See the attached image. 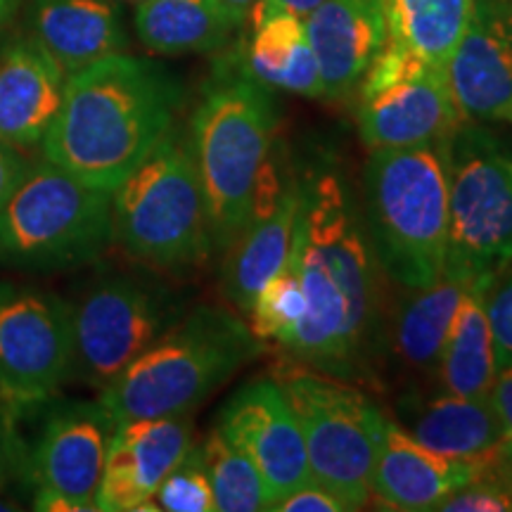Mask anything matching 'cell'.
Wrapping results in <instances>:
<instances>
[{
  "instance_id": "obj_1",
  "label": "cell",
  "mask_w": 512,
  "mask_h": 512,
  "mask_svg": "<svg viewBox=\"0 0 512 512\" xmlns=\"http://www.w3.org/2000/svg\"><path fill=\"white\" fill-rule=\"evenodd\" d=\"M299 181L290 261L306 299L287 354L318 373L366 382L380 351L377 266L361 204L337 166L320 162Z\"/></svg>"
},
{
  "instance_id": "obj_2",
  "label": "cell",
  "mask_w": 512,
  "mask_h": 512,
  "mask_svg": "<svg viewBox=\"0 0 512 512\" xmlns=\"http://www.w3.org/2000/svg\"><path fill=\"white\" fill-rule=\"evenodd\" d=\"M183 88L162 64L107 55L67 76L43 159L93 188L114 190L176 124Z\"/></svg>"
},
{
  "instance_id": "obj_3",
  "label": "cell",
  "mask_w": 512,
  "mask_h": 512,
  "mask_svg": "<svg viewBox=\"0 0 512 512\" xmlns=\"http://www.w3.org/2000/svg\"><path fill=\"white\" fill-rule=\"evenodd\" d=\"M451 138V136H448ZM448 138L373 150L363 169V223L380 271L406 290L444 275Z\"/></svg>"
},
{
  "instance_id": "obj_4",
  "label": "cell",
  "mask_w": 512,
  "mask_h": 512,
  "mask_svg": "<svg viewBox=\"0 0 512 512\" xmlns=\"http://www.w3.org/2000/svg\"><path fill=\"white\" fill-rule=\"evenodd\" d=\"M261 339L247 320L221 306H197L100 389L117 425L192 413L252 363Z\"/></svg>"
},
{
  "instance_id": "obj_5",
  "label": "cell",
  "mask_w": 512,
  "mask_h": 512,
  "mask_svg": "<svg viewBox=\"0 0 512 512\" xmlns=\"http://www.w3.org/2000/svg\"><path fill=\"white\" fill-rule=\"evenodd\" d=\"M278 138L271 88L233 64L204 88L190 119V152L207 204L214 249L247 226L256 176Z\"/></svg>"
},
{
  "instance_id": "obj_6",
  "label": "cell",
  "mask_w": 512,
  "mask_h": 512,
  "mask_svg": "<svg viewBox=\"0 0 512 512\" xmlns=\"http://www.w3.org/2000/svg\"><path fill=\"white\" fill-rule=\"evenodd\" d=\"M112 240L157 271L200 266L214 252L188 138L171 128L112 190Z\"/></svg>"
},
{
  "instance_id": "obj_7",
  "label": "cell",
  "mask_w": 512,
  "mask_h": 512,
  "mask_svg": "<svg viewBox=\"0 0 512 512\" xmlns=\"http://www.w3.org/2000/svg\"><path fill=\"white\" fill-rule=\"evenodd\" d=\"M112 242V192L93 188L48 159L0 207V264L67 271L93 264Z\"/></svg>"
},
{
  "instance_id": "obj_8",
  "label": "cell",
  "mask_w": 512,
  "mask_h": 512,
  "mask_svg": "<svg viewBox=\"0 0 512 512\" xmlns=\"http://www.w3.org/2000/svg\"><path fill=\"white\" fill-rule=\"evenodd\" d=\"M512 266V157L463 121L448 138L446 278L494 285Z\"/></svg>"
},
{
  "instance_id": "obj_9",
  "label": "cell",
  "mask_w": 512,
  "mask_h": 512,
  "mask_svg": "<svg viewBox=\"0 0 512 512\" xmlns=\"http://www.w3.org/2000/svg\"><path fill=\"white\" fill-rule=\"evenodd\" d=\"M280 387L297 415L311 479L358 510L370 501V477L387 418L380 406L339 377L285 368Z\"/></svg>"
},
{
  "instance_id": "obj_10",
  "label": "cell",
  "mask_w": 512,
  "mask_h": 512,
  "mask_svg": "<svg viewBox=\"0 0 512 512\" xmlns=\"http://www.w3.org/2000/svg\"><path fill=\"white\" fill-rule=\"evenodd\" d=\"M181 294L162 280L107 273L79 294L72 313V377L107 387L171 325L185 316Z\"/></svg>"
},
{
  "instance_id": "obj_11",
  "label": "cell",
  "mask_w": 512,
  "mask_h": 512,
  "mask_svg": "<svg viewBox=\"0 0 512 512\" xmlns=\"http://www.w3.org/2000/svg\"><path fill=\"white\" fill-rule=\"evenodd\" d=\"M69 302L34 285L0 283V399L27 415L46 408L72 380Z\"/></svg>"
},
{
  "instance_id": "obj_12",
  "label": "cell",
  "mask_w": 512,
  "mask_h": 512,
  "mask_svg": "<svg viewBox=\"0 0 512 512\" xmlns=\"http://www.w3.org/2000/svg\"><path fill=\"white\" fill-rule=\"evenodd\" d=\"M216 430L261 472L271 505L311 482L297 415L273 377H256L242 384L221 408Z\"/></svg>"
},
{
  "instance_id": "obj_13",
  "label": "cell",
  "mask_w": 512,
  "mask_h": 512,
  "mask_svg": "<svg viewBox=\"0 0 512 512\" xmlns=\"http://www.w3.org/2000/svg\"><path fill=\"white\" fill-rule=\"evenodd\" d=\"M114 430L117 422L100 401H50L29 448L34 489L57 491L81 512L98 510L95 498Z\"/></svg>"
},
{
  "instance_id": "obj_14",
  "label": "cell",
  "mask_w": 512,
  "mask_h": 512,
  "mask_svg": "<svg viewBox=\"0 0 512 512\" xmlns=\"http://www.w3.org/2000/svg\"><path fill=\"white\" fill-rule=\"evenodd\" d=\"M460 119L508 117L512 105V0H475L465 34L446 64Z\"/></svg>"
},
{
  "instance_id": "obj_15",
  "label": "cell",
  "mask_w": 512,
  "mask_h": 512,
  "mask_svg": "<svg viewBox=\"0 0 512 512\" xmlns=\"http://www.w3.org/2000/svg\"><path fill=\"white\" fill-rule=\"evenodd\" d=\"M190 413L121 422L107 448L98 503L100 512L159 510L150 505L164 477L190 451Z\"/></svg>"
},
{
  "instance_id": "obj_16",
  "label": "cell",
  "mask_w": 512,
  "mask_h": 512,
  "mask_svg": "<svg viewBox=\"0 0 512 512\" xmlns=\"http://www.w3.org/2000/svg\"><path fill=\"white\" fill-rule=\"evenodd\" d=\"M463 124L446 72L425 67L380 93L358 100L356 126L370 150L413 147L448 138Z\"/></svg>"
},
{
  "instance_id": "obj_17",
  "label": "cell",
  "mask_w": 512,
  "mask_h": 512,
  "mask_svg": "<svg viewBox=\"0 0 512 512\" xmlns=\"http://www.w3.org/2000/svg\"><path fill=\"white\" fill-rule=\"evenodd\" d=\"M323 98H347L389 41L384 0H320L304 17Z\"/></svg>"
},
{
  "instance_id": "obj_18",
  "label": "cell",
  "mask_w": 512,
  "mask_h": 512,
  "mask_svg": "<svg viewBox=\"0 0 512 512\" xmlns=\"http://www.w3.org/2000/svg\"><path fill=\"white\" fill-rule=\"evenodd\" d=\"M501 456L503 453L486 460L446 458L415 441L396 422L387 420L370 477V494L392 510H437L446 496L472 482L486 465Z\"/></svg>"
},
{
  "instance_id": "obj_19",
  "label": "cell",
  "mask_w": 512,
  "mask_h": 512,
  "mask_svg": "<svg viewBox=\"0 0 512 512\" xmlns=\"http://www.w3.org/2000/svg\"><path fill=\"white\" fill-rule=\"evenodd\" d=\"M67 74L31 36L0 48V140L17 150L43 143L62 107Z\"/></svg>"
},
{
  "instance_id": "obj_20",
  "label": "cell",
  "mask_w": 512,
  "mask_h": 512,
  "mask_svg": "<svg viewBox=\"0 0 512 512\" xmlns=\"http://www.w3.org/2000/svg\"><path fill=\"white\" fill-rule=\"evenodd\" d=\"M399 422L415 441L446 458L486 460L503 453L505 437L501 420L486 399L456 394L425 396L418 389L399 401Z\"/></svg>"
},
{
  "instance_id": "obj_21",
  "label": "cell",
  "mask_w": 512,
  "mask_h": 512,
  "mask_svg": "<svg viewBox=\"0 0 512 512\" xmlns=\"http://www.w3.org/2000/svg\"><path fill=\"white\" fill-rule=\"evenodd\" d=\"M29 29L67 76L128 48L119 0H31Z\"/></svg>"
},
{
  "instance_id": "obj_22",
  "label": "cell",
  "mask_w": 512,
  "mask_h": 512,
  "mask_svg": "<svg viewBox=\"0 0 512 512\" xmlns=\"http://www.w3.org/2000/svg\"><path fill=\"white\" fill-rule=\"evenodd\" d=\"M252 38L242 57V69L264 83L306 98H323L318 60L313 55L304 17L259 0L252 10Z\"/></svg>"
},
{
  "instance_id": "obj_23",
  "label": "cell",
  "mask_w": 512,
  "mask_h": 512,
  "mask_svg": "<svg viewBox=\"0 0 512 512\" xmlns=\"http://www.w3.org/2000/svg\"><path fill=\"white\" fill-rule=\"evenodd\" d=\"M299 209V181L290 185L275 209L247 221L240 235L226 247L223 259V292L240 313H249L256 294L287 264Z\"/></svg>"
},
{
  "instance_id": "obj_24",
  "label": "cell",
  "mask_w": 512,
  "mask_h": 512,
  "mask_svg": "<svg viewBox=\"0 0 512 512\" xmlns=\"http://www.w3.org/2000/svg\"><path fill=\"white\" fill-rule=\"evenodd\" d=\"M467 287L441 275L434 285L418 287L403 297L387 335L389 351L401 370L422 380L437 375L448 330Z\"/></svg>"
},
{
  "instance_id": "obj_25",
  "label": "cell",
  "mask_w": 512,
  "mask_h": 512,
  "mask_svg": "<svg viewBox=\"0 0 512 512\" xmlns=\"http://www.w3.org/2000/svg\"><path fill=\"white\" fill-rule=\"evenodd\" d=\"M494 285L475 283L460 299L444 351H441L437 380L441 392L486 399L496 377L494 339H491L486 294Z\"/></svg>"
},
{
  "instance_id": "obj_26",
  "label": "cell",
  "mask_w": 512,
  "mask_h": 512,
  "mask_svg": "<svg viewBox=\"0 0 512 512\" xmlns=\"http://www.w3.org/2000/svg\"><path fill=\"white\" fill-rule=\"evenodd\" d=\"M133 27L138 41L157 55L214 53L235 31L216 0H143Z\"/></svg>"
},
{
  "instance_id": "obj_27",
  "label": "cell",
  "mask_w": 512,
  "mask_h": 512,
  "mask_svg": "<svg viewBox=\"0 0 512 512\" xmlns=\"http://www.w3.org/2000/svg\"><path fill=\"white\" fill-rule=\"evenodd\" d=\"M475 0H384L389 41L446 72Z\"/></svg>"
},
{
  "instance_id": "obj_28",
  "label": "cell",
  "mask_w": 512,
  "mask_h": 512,
  "mask_svg": "<svg viewBox=\"0 0 512 512\" xmlns=\"http://www.w3.org/2000/svg\"><path fill=\"white\" fill-rule=\"evenodd\" d=\"M211 494L219 512H261L271 510L264 477L252 460L216 430L202 444Z\"/></svg>"
},
{
  "instance_id": "obj_29",
  "label": "cell",
  "mask_w": 512,
  "mask_h": 512,
  "mask_svg": "<svg viewBox=\"0 0 512 512\" xmlns=\"http://www.w3.org/2000/svg\"><path fill=\"white\" fill-rule=\"evenodd\" d=\"M304 313L306 299L302 285H299L292 261L287 259V264L256 294L247 316L249 328H252V332L261 342L264 339H273V342H278L280 347L287 349V344L294 337V330L302 323Z\"/></svg>"
},
{
  "instance_id": "obj_30",
  "label": "cell",
  "mask_w": 512,
  "mask_h": 512,
  "mask_svg": "<svg viewBox=\"0 0 512 512\" xmlns=\"http://www.w3.org/2000/svg\"><path fill=\"white\" fill-rule=\"evenodd\" d=\"M159 510L166 512H211L216 510L214 494H211V484L207 467H204L202 444L195 446L185 453L181 463H178L164 482L155 491Z\"/></svg>"
},
{
  "instance_id": "obj_31",
  "label": "cell",
  "mask_w": 512,
  "mask_h": 512,
  "mask_svg": "<svg viewBox=\"0 0 512 512\" xmlns=\"http://www.w3.org/2000/svg\"><path fill=\"white\" fill-rule=\"evenodd\" d=\"M19 420L22 415L0 399V489H10L12 484L34 489L29 470V446L19 434Z\"/></svg>"
},
{
  "instance_id": "obj_32",
  "label": "cell",
  "mask_w": 512,
  "mask_h": 512,
  "mask_svg": "<svg viewBox=\"0 0 512 512\" xmlns=\"http://www.w3.org/2000/svg\"><path fill=\"white\" fill-rule=\"evenodd\" d=\"M491 339H494L496 370L512 366V266L486 294Z\"/></svg>"
},
{
  "instance_id": "obj_33",
  "label": "cell",
  "mask_w": 512,
  "mask_h": 512,
  "mask_svg": "<svg viewBox=\"0 0 512 512\" xmlns=\"http://www.w3.org/2000/svg\"><path fill=\"white\" fill-rule=\"evenodd\" d=\"M273 512H344L347 505H344L339 498L332 494V491L323 489L316 482L299 486V489L290 491L283 498H278L271 505Z\"/></svg>"
},
{
  "instance_id": "obj_34",
  "label": "cell",
  "mask_w": 512,
  "mask_h": 512,
  "mask_svg": "<svg viewBox=\"0 0 512 512\" xmlns=\"http://www.w3.org/2000/svg\"><path fill=\"white\" fill-rule=\"evenodd\" d=\"M27 169L29 162L22 157V152L0 140V207L8 202V197L27 174Z\"/></svg>"
},
{
  "instance_id": "obj_35",
  "label": "cell",
  "mask_w": 512,
  "mask_h": 512,
  "mask_svg": "<svg viewBox=\"0 0 512 512\" xmlns=\"http://www.w3.org/2000/svg\"><path fill=\"white\" fill-rule=\"evenodd\" d=\"M489 403L501 420L505 437L512 441V366L496 370L494 384L489 389Z\"/></svg>"
},
{
  "instance_id": "obj_36",
  "label": "cell",
  "mask_w": 512,
  "mask_h": 512,
  "mask_svg": "<svg viewBox=\"0 0 512 512\" xmlns=\"http://www.w3.org/2000/svg\"><path fill=\"white\" fill-rule=\"evenodd\" d=\"M31 503H34V510L41 512H81L74 501L50 489H34V501Z\"/></svg>"
},
{
  "instance_id": "obj_37",
  "label": "cell",
  "mask_w": 512,
  "mask_h": 512,
  "mask_svg": "<svg viewBox=\"0 0 512 512\" xmlns=\"http://www.w3.org/2000/svg\"><path fill=\"white\" fill-rule=\"evenodd\" d=\"M216 3L221 5L226 17L235 24V29H240L249 19V15H252L254 5L259 3V0H216Z\"/></svg>"
},
{
  "instance_id": "obj_38",
  "label": "cell",
  "mask_w": 512,
  "mask_h": 512,
  "mask_svg": "<svg viewBox=\"0 0 512 512\" xmlns=\"http://www.w3.org/2000/svg\"><path fill=\"white\" fill-rule=\"evenodd\" d=\"M268 3L278 5V8H283V10H290L299 17H306L313 8H316L320 0H268Z\"/></svg>"
},
{
  "instance_id": "obj_39",
  "label": "cell",
  "mask_w": 512,
  "mask_h": 512,
  "mask_svg": "<svg viewBox=\"0 0 512 512\" xmlns=\"http://www.w3.org/2000/svg\"><path fill=\"white\" fill-rule=\"evenodd\" d=\"M12 510H22V503H19V498L10 494V489H0V512Z\"/></svg>"
},
{
  "instance_id": "obj_40",
  "label": "cell",
  "mask_w": 512,
  "mask_h": 512,
  "mask_svg": "<svg viewBox=\"0 0 512 512\" xmlns=\"http://www.w3.org/2000/svg\"><path fill=\"white\" fill-rule=\"evenodd\" d=\"M19 0H0V29L10 22L12 15H15Z\"/></svg>"
},
{
  "instance_id": "obj_41",
  "label": "cell",
  "mask_w": 512,
  "mask_h": 512,
  "mask_svg": "<svg viewBox=\"0 0 512 512\" xmlns=\"http://www.w3.org/2000/svg\"><path fill=\"white\" fill-rule=\"evenodd\" d=\"M503 463H505V472H508V477H510V482H512V441H505Z\"/></svg>"
},
{
  "instance_id": "obj_42",
  "label": "cell",
  "mask_w": 512,
  "mask_h": 512,
  "mask_svg": "<svg viewBox=\"0 0 512 512\" xmlns=\"http://www.w3.org/2000/svg\"><path fill=\"white\" fill-rule=\"evenodd\" d=\"M119 3H133V5H138V3H143V0H119Z\"/></svg>"
},
{
  "instance_id": "obj_43",
  "label": "cell",
  "mask_w": 512,
  "mask_h": 512,
  "mask_svg": "<svg viewBox=\"0 0 512 512\" xmlns=\"http://www.w3.org/2000/svg\"><path fill=\"white\" fill-rule=\"evenodd\" d=\"M508 117H510V119H512V105H510V112H508Z\"/></svg>"
}]
</instances>
